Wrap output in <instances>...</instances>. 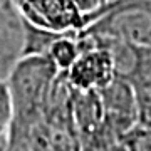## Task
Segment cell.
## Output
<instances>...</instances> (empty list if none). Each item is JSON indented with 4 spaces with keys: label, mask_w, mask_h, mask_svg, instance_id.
Masks as SVG:
<instances>
[{
    "label": "cell",
    "mask_w": 151,
    "mask_h": 151,
    "mask_svg": "<svg viewBox=\"0 0 151 151\" xmlns=\"http://www.w3.org/2000/svg\"><path fill=\"white\" fill-rule=\"evenodd\" d=\"M77 32L151 50V0H108L84 15Z\"/></svg>",
    "instance_id": "cell-1"
},
{
    "label": "cell",
    "mask_w": 151,
    "mask_h": 151,
    "mask_svg": "<svg viewBox=\"0 0 151 151\" xmlns=\"http://www.w3.org/2000/svg\"><path fill=\"white\" fill-rule=\"evenodd\" d=\"M59 74V67L47 54L22 55L5 79L10 118L45 116V108Z\"/></svg>",
    "instance_id": "cell-2"
},
{
    "label": "cell",
    "mask_w": 151,
    "mask_h": 151,
    "mask_svg": "<svg viewBox=\"0 0 151 151\" xmlns=\"http://www.w3.org/2000/svg\"><path fill=\"white\" fill-rule=\"evenodd\" d=\"M79 40V55L70 64L65 77L74 89L79 91H96L106 86L114 77L113 60L108 49L101 42L89 35L76 32Z\"/></svg>",
    "instance_id": "cell-3"
},
{
    "label": "cell",
    "mask_w": 151,
    "mask_h": 151,
    "mask_svg": "<svg viewBox=\"0 0 151 151\" xmlns=\"http://www.w3.org/2000/svg\"><path fill=\"white\" fill-rule=\"evenodd\" d=\"M96 91L103 106V134L123 138L136 126V101L133 86L124 79L113 77L106 86Z\"/></svg>",
    "instance_id": "cell-4"
},
{
    "label": "cell",
    "mask_w": 151,
    "mask_h": 151,
    "mask_svg": "<svg viewBox=\"0 0 151 151\" xmlns=\"http://www.w3.org/2000/svg\"><path fill=\"white\" fill-rule=\"evenodd\" d=\"M27 19L15 0H0V81H5L12 67L24 55Z\"/></svg>",
    "instance_id": "cell-5"
},
{
    "label": "cell",
    "mask_w": 151,
    "mask_h": 151,
    "mask_svg": "<svg viewBox=\"0 0 151 151\" xmlns=\"http://www.w3.org/2000/svg\"><path fill=\"white\" fill-rule=\"evenodd\" d=\"M2 151H54L52 133L45 116L10 118Z\"/></svg>",
    "instance_id": "cell-6"
},
{
    "label": "cell",
    "mask_w": 151,
    "mask_h": 151,
    "mask_svg": "<svg viewBox=\"0 0 151 151\" xmlns=\"http://www.w3.org/2000/svg\"><path fill=\"white\" fill-rule=\"evenodd\" d=\"M136 101V126L151 128V74L131 84Z\"/></svg>",
    "instance_id": "cell-7"
},
{
    "label": "cell",
    "mask_w": 151,
    "mask_h": 151,
    "mask_svg": "<svg viewBox=\"0 0 151 151\" xmlns=\"http://www.w3.org/2000/svg\"><path fill=\"white\" fill-rule=\"evenodd\" d=\"M121 139L126 151H151V128L134 126Z\"/></svg>",
    "instance_id": "cell-8"
},
{
    "label": "cell",
    "mask_w": 151,
    "mask_h": 151,
    "mask_svg": "<svg viewBox=\"0 0 151 151\" xmlns=\"http://www.w3.org/2000/svg\"><path fill=\"white\" fill-rule=\"evenodd\" d=\"M10 99H9V92H7L5 81H0V151L4 150L7 139V131H9V124H10Z\"/></svg>",
    "instance_id": "cell-9"
},
{
    "label": "cell",
    "mask_w": 151,
    "mask_h": 151,
    "mask_svg": "<svg viewBox=\"0 0 151 151\" xmlns=\"http://www.w3.org/2000/svg\"><path fill=\"white\" fill-rule=\"evenodd\" d=\"M81 151H103L99 145H92V143H81Z\"/></svg>",
    "instance_id": "cell-10"
},
{
    "label": "cell",
    "mask_w": 151,
    "mask_h": 151,
    "mask_svg": "<svg viewBox=\"0 0 151 151\" xmlns=\"http://www.w3.org/2000/svg\"><path fill=\"white\" fill-rule=\"evenodd\" d=\"M65 151H81V146L79 148H72V150H65Z\"/></svg>",
    "instance_id": "cell-11"
}]
</instances>
